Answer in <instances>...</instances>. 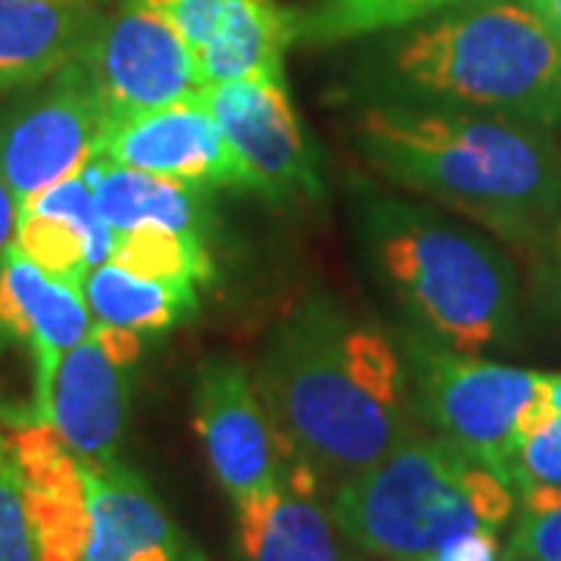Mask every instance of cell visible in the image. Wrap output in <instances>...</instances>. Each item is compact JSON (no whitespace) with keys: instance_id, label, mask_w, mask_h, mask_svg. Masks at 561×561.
I'll return each mask as SVG.
<instances>
[{"instance_id":"cell-5","label":"cell","mask_w":561,"mask_h":561,"mask_svg":"<svg viewBox=\"0 0 561 561\" xmlns=\"http://www.w3.org/2000/svg\"><path fill=\"white\" fill-rule=\"evenodd\" d=\"M371 238L383 275L427 337L471 356L515 337V272L486 238L402 203L371 213Z\"/></svg>"},{"instance_id":"cell-27","label":"cell","mask_w":561,"mask_h":561,"mask_svg":"<svg viewBox=\"0 0 561 561\" xmlns=\"http://www.w3.org/2000/svg\"><path fill=\"white\" fill-rule=\"evenodd\" d=\"M140 3L160 13L162 20L179 32V38L191 47V54H197L209 44L228 10V0H140Z\"/></svg>"},{"instance_id":"cell-10","label":"cell","mask_w":561,"mask_h":561,"mask_svg":"<svg viewBox=\"0 0 561 561\" xmlns=\"http://www.w3.org/2000/svg\"><path fill=\"white\" fill-rule=\"evenodd\" d=\"M221 138L241 162L247 187L268 201L319 197L316 150L290 106L284 79H234L201 88Z\"/></svg>"},{"instance_id":"cell-30","label":"cell","mask_w":561,"mask_h":561,"mask_svg":"<svg viewBox=\"0 0 561 561\" xmlns=\"http://www.w3.org/2000/svg\"><path fill=\"white\" fill-rule=\"evenodd\" d=\"M537 13H540V20L549 25V32L561 41V0H527Z\"/></svg>"},{"instance_id":"cell-26","label":"cell","mask_w":561,"mask_h":561,"mask_svg":"<svg viewBox=\"0 0 561 561\" xmlns=\"http://www.w3.org/2000/svg\"><path fill=\"white\" fill-rule=\"evenodd\" d=\"M522 505L502 561H561V496Z\"/></svg>"},{"instance_id":"cell-29","label":"cell","mask_w":561,"mask_h":561,"mask_svg":"<svg viewBox=\"0 0 561 561\" xmlns=\"http://www.w3.org/2000/svg\"><path fill=\"white\" fill-rule=\"evenodd\" d=\"M16 225H20V201L13 197L10 184L0 172V262L7 260V253L16 243Z\"/></svg>"},{"instance_id":"cell-25","label":"cell","mask_w":561,"mask_h":561,"mask_svg":"<svg viewBox=\"0 0 561 561\" xmlns=\"http://www.w3.org/2000/svg\"><path fill=\"white\" fill-rule=\"evenodd\" d=\"M0 561H38L25 496H22L20 468L3 434H0Z\"/></svg>"},{"instance_id":"cell-4","label":"cell","mask_w":561,"mask_h":561,"mask_svg":"<svg viewBox=\"0 0 561 561\" xmlns=\"http://www.w3.org/2000/svg\"><path fill=\"white\" fill-rule=\"evenodd\" d=\"M402 88L496 116L559 125L561 41L527 0H490L449 13L393 54Z\"/></svg>"},{"instance_id":"cell-12","label":"cell","mask_w":561,"mask_h":561,"mask_svg":"<svg viewBox=\"0 0 561 561\" xmlns=\"http://www.w3.org/2000/svg\"><path fill=\"white\" fill-rule=\"evenodd\" d=\"M194 431L219 486L241 500L284 471L272 421L241 362L209 359L194 387Z\"/></svg>"},{"instance_id":"cell-9","label":"cell","mask_w":561,"mask_h":561,"mask_svg":"<svg viewBox=\"0 0 561 561\" xmlns=\"http://www.w3.org/2000/svg\"><path fill=\"white\" fill-rule=\"evenodd\" d=\"M76 60L94 84L106 119L160 110L201 91L191 47L140 0H125L116 16L98 22Z\"/></svg>"},{"instance_id":"cell-8","label":"cell","mask_w":561,"mask_h":561,"mask_svg":"<svg viewBox=\"0 0 561 561\" xmlns=\"http://www.w3.org/2000/svg\"><path fill=\"white\" fill-rule=\"evenodd\" d=\"M103 125V103L79 60L32 101L7 110L0 116V172L20 206L44 187L79 175L98 157Z\"/></svg>"},{"instance_id":"cell-1","label":"cell","mask_w":561,"mask_h":561,"mask_svg":"<svg viewBox=\"0 0 561 561\" xmlns=\"http://www.w3.org/2000/svg\"><path fill=\"white\" fill-rule=\"evenodd\" d=\"M253 383L280 465L331 493L415 437L405 359L328 297L300 302L272 331Z\"/></svg>"},{"instance_id":"cell-33","label":"cell","mask_w":561,"mask_h":561,"mask_svg":"<svg viewBox=\"0 0 561 561\" xmlns=\"http://www.w3.org/2000/svg\"><path fill=\"white\" fill-rule=\"evenodd\" d=\"M201 561H206V559H201Z\"/></svg>"},{"instance_id":"cell-6","label":"cell","mask_w":561,"mask_h":561,"mask_svg":"<svg viewBox=\"0 0 561 561\" xmlns=\"http://www.w3.org/2000/svg\"><path fill=\"white\" fill-rule=\"evenodd\" d=\"M405 368L427 424L505 481L524 424L542 402L546 375L456 353L434 337H409Z\"/></svg>"},{"instance_id":"cell-19","label":"cell","mask_w":561,"mask_h":561,"mask_svg":"<svg viewBox=\"0 0 561 561\" xmlns=\"http://www.w3.org/2000/svg\"><path fill=\"white\" fill-rule=\"evenodd\" d=\"M91 181L101 216L113 231H135V228H169L184 234L206 238L209 206L203 187L184 181L140 172L131 165L94 157L81 169Z\"/></svg>"},{"instance_id":"cell-13","label":"cell","mask_w":561,"mask_h":561,"mask_svg":"<svg viewBox=\"0 0 561 561\" xmlns=\"http://www.w3.org/2000/svg\"><path fill=\"white\" fill-rule=\"evenodd\" d=\"M84 461V459H81ZM88 549L84 561H201V549L169 518L160 496L131 468L84 461Z\"/></svg>"},{"instance_id":"cell-23","label":"cell","mask_w":561,"mask_h":561,"mask_svg":"<svg viewBox=\"0 0 561 561\" xmlns=\"http://www.w3.org/2000/svg\"><path fill=\"white\" fill-rule=\"evenodd\" d=\"M446 3L453 0H321L306 20H300V38L316 44L359 38L421 20Z\"/></svg>"},{"instance_id":"cell-28","label":"cell","mask_w":561,"mask_h":561,"mask_svg":"<svg viewBox=\"0 0 561 561\" xmlns=\"http://www.w3.org/2000/svg\"><path fill=\"white\" fill-rule=\"evenodd\" d=\"M431 561H502L500 530H471L453 542H446Z\"/></svg>"},{"instance_id":"cell-14","label":"cell","mask_w":561,"mask_h":561,"mask_svg":"<svg viewBox=\"0 0 561 561\" xmlns=\"http://www.w3.org/2000/svg\"><path fill=\"white\" fill-rule=\"evenodd\" d=\"M7 440L20 468L38 561H84L91 527L84 461L38 419Z\"/></svg>"},{"instance_id":"cell-11","label":"cell","mask_w":561,"mask_h":561,"mask_svg":"<svg viewBox=\"0 0 561 561\" xmlns=\"http://www.w3.org/2000/svg\"><path fill=\"white\" fill-rule=\"evenodd\" d=\"M98 157L194 187H247L241 162L221 138L213 113L194 98L160 110L106 119Z\"/></svg>"},{"instance_id":"cell-7","label":"cell","mask_w":561,"mask_h":561,"mask_svg":"<svg viewBox=\"0 0 561 561\" xmlns=\"http://www.w3.org/2000/svg\"><path fill=\"white\" fill-rule=\"evenodd\" d=\"M144 337L94 321L91 334L76 343L57 365L50 383L35 400L44 421L79 459L116 461L131 397V365Z\"/></svg>"},{"instance_id":"cell-3","label":"cell","mask_w":561,"mask_h":561,"mask_svg":"<svg viewBox=\"0 0 561 561\" xmlns=\"http://www.w3.org/2000/svg\"><path fill=\"white\" fill-rule=\"evenodd\" d=\"M515 490L443 437H409L331 493L346 540L387 561H431L471 530H502Z\"/></svg>"},{"instance_id":"cell-24","label":"cell","mask_w":561,"mask_h":561,"mask_svg":"<svg viewBox=\"0 0 561 561\" xmlns=\"http://www.w3.org/2000/svg\"><path fill=\"white\" fill-rule=\"evenodd\" d=\"M505 481L522 502L561 496V412L546 400L524 424Z\"/></svg>"},{"instance_id":"cell-21","label":"cell","mask_w":561,"mask_h":561,"mask_svg":"<svg viewBox=\"0 0 561 561\" xmlns=\"http://www.w3.org/2000/svg\"><path fill=\"white\" fill-rule=\"evenodd\" d=\"M81 294L94 321L131 331L138 337L175 328L201 306L197 284L144 278L110 260L84 275Z\"/></svg>"},{"instance_id":"cell-22","label":"cell","mask_w":561,"mask_h":561,"mask_svg":"<svg viewBox=\"0 0 561 561\" xmlns=\"http://www.w3.org/2000/svg\"><path fill=\"white\" fill-rule=\"evenodd\" d=\"M110 262L144 275V278L209 284L216 268L201 234H184L169 228H135L113 234Z\"/></svg>"},{"instance_id":"cell-17","label":"cell","mask_w":561,"mask_h":561,"mask_svg":"<svg viewBox=\"0 0 561 561\" xmlns=\"http://www.w3.org/2000/svg\"><path fill=\"white\" fill-rule=\"evenodd\" d=\"M316 493L309 478L284 471L275 483L234 500L243 561H346L341 530Z\"/></svg>"},{"instance_id":"cell-31","label":"cell","mask_w":561,"mask_h":561,"mask_svg":"<svg viewBox=\"0 0 561 561\" xmlns=\"http://www.w3.org/2000/svg\"><path fill=\"white\" fill-rule=\"evenodd\" d=\"M542 400L549 402L556 412H561V375H546V381H542Z\"/></svg>"},{"instance_id":"cell-16","label":"cell","mask_w":561,"mask_h":561,"mask_svg":"<svg viewBox=\"0 0 561 561\" xmlns=\"http://www.w3.org/2000/svg\"><path fill=\"white\" fill-rule=\"evenodd\" d=\"M113 234L116 231L101 216L91 181L79 172L22 203L13 247L41 268L81 284L94 265L110 260Z\"/></svg>"},{"instance_id":"cell-20","label":"cell","mask_w":561,"mask_h":561,"mask_svg":"<svg viewBox=\"0 0 561 561\" xmlns=\"http://www.w3.org/2000/svg\"><path fill=\"white\" fill-rule=\"evenodd\" d=\"M300 16L275 0H228L219 32L194 54L201 88L234 79H284V54Z\"/></svg>"},{"instance_id":"cell-15","label":"cell","mask_w":561,"mask_h":561,"mask_svg":"<svg viewBox=\"0 0 561 561\" xmlns=\"http://www.w3.org/2000/svg\"><path fill=\"white\" fill-rule=\"evenodd\" d=\"M94 328L81 284L60 278L20 247L0 262V334L22 343L35 359V400L50 383L60 359Z\"/></svg>"},{"instance_id":"cell-32","label":"cell","mask_w":561,"mask_h":561,"mask_svg":"<svg viewBox=\"0 0 561 561\" xmlns=\"http://www.w3.org/2000/svg\"><path fill=\"white\" fill-rule=\"evenodd\" d=\"M552 247H556V268H559V284H561V221L552 231Z\"/></svg>"},{"instance_id":"cell-18","label":"cell","mask_w":561,"mask_h":561,"mask_svg":"<svg viewBox=\"0 0 561 561\" xmlns=\"http://www.w3.org/2000/svg\"><path fill=\"white\" fill-rule=\"evenodd\" d=\"M98 22L84 0H0V94L54 79Z\"/></svg>"},{"instance_id":"cell-2","label":"cell","mask_w":561,"mask_h":561,"mask_svg":"<svg viewBox=\"0 0 561 561\" xmlns=\"http://www.w3.org/2000/svg\"><path fill=\"white\" fill-rule=\"evenodd\" d=\"M375 172L505 241L530 243L561 216V150L546 125L481 113L368 106L356 125Z\"/></svg>"}]
</instances>
